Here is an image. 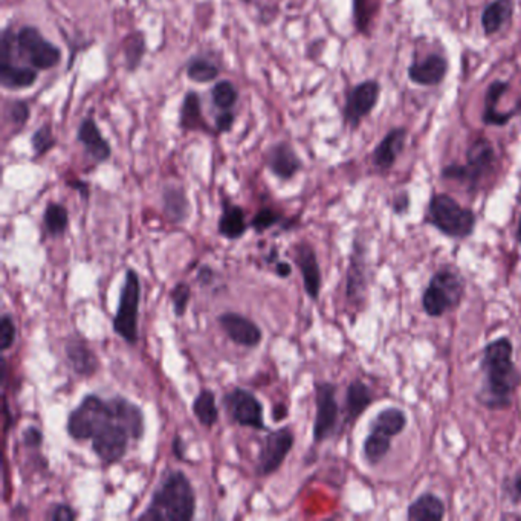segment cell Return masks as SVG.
<instances>
[{
  "label": "cell",
  "instance_id": "7c38bea8",
  "mask_svg": "<svg viewBox=\"0 0 521 521\" xmlns=\"http://www.w3.org/2000/svg\"><path fill=\"white\" fill-rule=\"evenodd\" d=\"M296 443V436L289 426L270 431L257 456L256 471L259 476H271L280 470Z\"/></svg>",
  "mask_w": 521,
  "mask_h": 521
},
{
  "label": "cell",
  "instance_id": "277c9868",
  "mask_svg": "<svg viewBox=\"0 0 521 521\" xmlns=\"http://www.w3.org/2000/svg\"><path fill=\"white\" fill-rule=\"evenodd\" d=\"M465 294V280L461 272L445 266L431 277L422 296V307L431 318H441L446 312L456 309Z\"/></svg>",
  "mask_w": 521,
  "mask_h": 521
},
{
  "label": "cell",
  "instance_id": "cb8c5ba5",
  "mask_svg": "<svg viewBox=\"0 0 521 521\" xmlns=\"http://www.w3.org/2000/svg\"><path fill=\"white\" fill-rule=\"evenodd\" d=\"M112 408L121 424L131 433L133 441H141L146 433V419L140 407L127 398L115 397L111 399Z\"/></svg>",
  "mask_w": 521,
  "mask_h": 521
},
{
  "label": "cell",
  "instance_id": "d6a6232c",
  "mask_svg": "<svg viewBox=\"0 0 521 521\" xmlns=\"http://www.w3.org/2000/svg\"><path fill=\"white\" fill-rule=\"evenodd\" d=\"M193 413L202 426L206 428L215 426L219 421V408L215 404V391L208 388L202 390L193 401Z\"/></svg>",
  "mask_w": 521,
  "mask_h": 521
},
{
  "label": "cell",
  "instance_id": "7402d4cb",
  "mask_svg": "<svg viewBox=\"0 0 521 521\" xmlns=\"http://www.w3.org/2000/svg\"><path fill=\"white\" fill-rule=\"evenodd\" d=\"M446 72H448V61L442 56L431 54L424 60L413 63L408 68V78L415 85L437 86L445 80Z\"/></svg>",
  "mask_w": 521,
  "mask_h": 521
},
{
  "label": "cell",
  "instance_id": "6da1fadb",
  "mask_svg": "<svg viewBox=\"0 0 521 521\" xmlns=\"http://www.w3.org/2000/svg\"><path fill=\"white\" fill-rule=\"evenodd\" d=\"M480 370L483 381L477 401L488 410L509 408L521 376L514 362V344L507 336H500L483 347Z\"/></svg>",
  "mask_w": 521,
  "mask_h": 521
},
{
  "label": "cell",
  "instance_id": "f35d334b",
  "mask_svg": "<svg viewBox=\"0 0 521 521\" xmlns=\"http://www.w3.org/2000/svg\"><path fill=\"white\" fill-rule=\"evenodd\" d=\"M281 219H283V215L279 211L274 210L271 206H263L257 211L250 225L252 230L261 234L265 231L271 230L272 226H276L277 224H280Z\"/></svg>",
  "mask_w": 521,
  "mask_h": 521
},
{
  "label": "cell",
  "instance_id": "74e56055",
  "mask_svg": "<svg viewBox=\"0 0 521 521\" xmlns=\"http://www.w3.org/2000/svg\"><path fill=\"white\" fill-rule=\"evenodd\" d=\"M56 142V135L52 132V125L50 123L41 124L31 136V147H32V151H34V158L45 156L48 151L54 149Z\"/></svg>",
  "mask_w": 521,
  "mask_h": 521
},
{
  "label": "cell",
  "instance_id": "816d5d0a",
  "mask_svg": "<svg viewBox=\"0 0 521 521\" xmlns=\"http://www.w3.org/2000/svg\"><path fill=\"white\" fill-rule=\"evenodd\" d=\"M272 417L277 422L285 421L286 417H288V407L285 404H279V406L274 407L272 408Z\"/></svg>",
  "mask_w": 521,
  "mask_h": 521
},
{
  "label": "cell",
  "instance_id": "ac0fdd59",
  "mask_svg": "<svg viewBox=\"0 0 521 521\" xmlns=\"http://www.w3.org/2000/svg\"><path fill=\"white\" fill-rule=\"evenodd\" d=\"M65 353L69 366L81 378H92L98 370V358L91 346L80 336H70L66 341Z\"/></svg>",
  "mask_w": 521,
  "mask_h": 521
},
{
  "label": "cell",
  "instance_id": "4316f807",
  "mask_svg": "<svg viewBox=\"0 0 521 521\" xmlns=\"http://www.w3.org/2000/svg\"><path fill=\"white\" fill-rule=\"evenodd\" d=\"M373 404V393L370 387L361 379L352 381L346 393V424L353 425L364 411Z\"/></svg>",
  "mask_w": 521,
  "mask_h": 521
},
{
  "label": "cell",
  "instance_id": "bcb514c9",
  "mask_svg": "<svg viewBox=\"0 0 521 521\" xmlns=\"http://www.w3.org/2000/svg\"><path fill=\"white\" fill-rule=\"evenodd\" d=\"M507 496L514 503H521V470L507 485Z\"/></svg>",
  "mask_w": 521,
  "mask_h": 521
},
{
  "label": "cell",
  "instance_id": "1f68e13d",
  "mask_svg": "<svg viewBox=\"0 0 521 521\" xmlns=\"http://www.w3.org/2000/svg\"><path fill=\"white\" fill-rule=\"evenodd\" d=\"M121 50L124 57L125 69L135 72L144 60L147 52L146 35L142 31H132L121 41Z\"/></svg>",
  "mask_w": 521,
  "mask_h": 521
},
{
  "label": "cell",
  "instance_id": "b9f144b4",
  "mask_svg": "<svg viewBox=\"0 0 521 521\" xmlns=\"http://www.w3.org/2000/svg\"><path fill=\"white\" fill-rule=\"evenodd\" d=\"M6 116L11 124L23 127L31 118L30 105L25 100H13L6 109Z\"/></svg>",
  "mask_w": 521,
  "mask_h": 521
},
{
  "label": "cell",
  "instance_id": "e0dca14e",
  "mask_svg": "<svg viewBox=\"0 0 521 521\" xmlns=\"http://www.w3.org/2000/svg\"><path fill=\"white\" fill-rule=\"evenodd\" d=\"M77 141L85 147L87 156L96 160V164H103L105 160H111V144L103 136L100 127L92 116H87L81 121L80 127L77 131Z\"/></svg>",
  "mask_w": 521,
  "mask_h": 521
},
{
  "label": "cell",
  "instance_id": "5bb4252c",
  "mask_svg": "<svg viewBox=\"0 0 521 521\" xmlns=\"http://www.w3.org/2000/svg\"><path fill=\"white\" fill-rule=\"evenodd\" d=\"M217 323L222 331L225 332V335L237 346L246 347V349L260 346L263 332L260 326L250 320L248 316L237 314V312H225L217 318Z\"/></svg>",
  "mask_w": 521,
  "mask_h": 521
},
{
  "label": "cell",
  "instance_id": "5b68a950",
  "mask_svg": "<svg viewBox=\"0 0 521 521\" xmlns=\"http://www.w3.org/2000/svg\"><path fill=\"white\" fill-rule=\"evenodd\" d=\"M141 280L140 274L129 268L124 274V283L121 288L120 300L116 307L112 326L116 335L127 344L135 346L138 343V318H140Z\"/></svg>",
  "mask_w": 521,
  "mask_h": 521
},
{
  "label": "cell",
  "instance_id": "d590c367",
  "mask_svg": "<svg viewBox=\"0 0 521 521\" xmlns=\"http://www.w3.org/2000/svg\"><path fill=\"white\" fill-rule=\"evenodd\" d=\"M381 8V0H353V21L356 30L364 35H370L371 23Z\"/></svg>",
  "mask_w": 521,
  "mask_h": 521
},
{
  "label": "cell",
  "instance_id": "ee69618b",
  "mask_svg": "<svg viewBox=\"0 0 521 521\" xmlns=\"http://www.w3.org/2000/svg\"><path fill=\"white\" fill-rule=\"evenodd\" d=\"M236 123V112L234 111H221L215 115V133H228L233 131Z\"/></svg>",
  "mask_w": 521,
  "mask_h": 521
},
{
  "label": "cell",
  "instance_id": "484cf974",
  "mask_svg": "<svg viewBox=\"0 0 521 521\" xmlns=\"http://www.w3.org/2000/svg\"><path fill=\"white\" fill-rule=\"evenodd\" d=\"M246 230H248V224H246L245 210L233 202L224 201L222 215L217 224L219 234L228 241H239L241 237L245 236Z\"/></svg>",
  "mask_w": 521,
  "mask_h": 521
},
{
  "label": "cell",
  "instance_id": "603a6c76",
  "mask_svg": "<svg viewBox=\"0 0 521 521\" xmlns=\"http://www.w3.org/2000/svg\"><path fill=\"white\" fill-rule=\"evenodd\" d=\"M179 129L184 132H199V133H215L206 124L202 112L201 96L195 91H188L182 100L179 109Z\"/></svg>",
  "mask_w": 521,
  "mask_h": 521
},
{
  "label": "cell",
  "instance_id": "60d3db41",
  "mask_svg": "<svg viewBox=\"0 0 521 521\" xmlns=\"http://www.w3.org/2000/svg\"><path fill=\"white\" fill-rule=\"evenodd\" d=\"M17 336V326L10 314H4L0 318V351H10L14 346Z\"/></svg>",
  "mask_w": 521,
  "mask_h": 521
},
{
  "label": "cell",
  "instance_id": "ab89813d",
  "mask_svg": "<svg viewBox=\"0 0 521 521\" xmlns=\"http://www.w3.org/2000/svg\"><path fill=\"white\" fill-rule=\"evenodd\" d=\"M171 306L178 318L186 315L188 305L191 300V288L186 281L176 283L175 288L170 292Z\"/></svg>",
  "mask_w": 521,
  "mask_h": 521
},
{
  "label": "cell",
  "instance_id": "f6af8a7d",
  "mask_svg": "<svg viewBox=\"0 0 521 521\" xmlns=\"http://www.w3.org/2000/svg\"><path fill=\"white\" fill-rule=\"evenodd\" d=\"M23 443H25L26 448H31V450L41 448V443H43V433H41V428L34 425L28 426L23 431Z\"/></svg>",
  "mask_w": 521,
  "mask_h": 521
},
{
  "label": "cell",
  "instance_id": "30bf717a",
  "mask_svg": "<svg viewBox=\"0 0 521 521\" xmlns=\"http://www.w3.org/2000/svg\"><path fill=\"white\" fill-rule=\"evenodd\" d=\"M224 407L231 421L241 426H250L254 430H265L263 406L252 391L245 388H233L224 397Z\"/></svg>",
  "mask_w": 521,
  "mask_h": 521
},
{
  "label": "cell",
  "instance_id": "9c48e42d",
  "mask_svg": "<svg viewBox=\"0 0 521 521\" xmlns=\"http://www.w3.org/2000/svg\"><path fill=\"white\" fill-rule=\"evenodd\" d=\"M131 439V433L121 424L112 408V416L96 430L91 439L92 452H96L103 463L112 465L125 456Z\"/></svg>",
  "mask_w": 521,
  "mask_h": 521
},
{
  "label": "cell",
  "instance_id": "44dd1931",
  "mask_svg": "<svg viewBox=\"0 0 521 521\" xmlns=\"http://www.w3.org/2000/svg\"><path fill=\"white\" fill-rule=\"evenodd\" d=\"M367 274H366V251L353 248L352 252L351 265L347 270L346 296L347 301L352 305H361L366 300Z\"/></svg>",
  "mask_w": 521,
  "mask_h": 521
},
{
  "label": "cell",
  "instance_id": "4fadbf2b",
  "mask_svg": "<svg viewBox=\"0 0 521 521\" xmlns=\"http://www.w3.org/2000/svg\"><path fill=\"white\" fill-rule=\"evenodd\" d=\"M381 94V86L376 80L362 81L356 85L349 96H347L346 105H344V123L351 125L352 129H356L361 124V121L366 116L370 115L375 109Z\"/></svg>",
  "mask_w": 521,
  "mask_h": 521
},
{
  "label": "cell",
  "instance_id": "52a82bcc",
  "mask_svg": "<svg viewBox=\"0 0 521 521\" xmlns=\"http://www.w3.org/2000/svg\"><path fill=\"white\" fill-rule=\"evenodd\" d=\"M112 416L111 402L96 395H87L70 411L66 430L77 442L91 441L96 430Z\"/></svg>",
  "mask_w": 521,
  "mask_h": 521
},
{
  "label": "cell",
  "instance_id": "c3c4849f",
  "mask_svg": "<svg viewBox=\"0 0 521 521\" xmlns=\"http://www.w3.org/2000/svg\"><path fill=\"white\" fill-rule=\"evenodd\" d=\"M171 452H173V456L179 461H186V443L182 441L181 437L176 436L171 442Z\"/></svg>",
  "mask_w": 521,
  "mask_h": 521
},
{
  "label": "cell",
  "instance_id": "f5cc1de1",
  "mask_svg": "<svg viewBox=\"0 0 521 521\" xmlns=\"http://www.w3.org/2000/svg\"><path fill=\"white\" fill-rule=\"evenodd\" d=\"M70 187H74L77 190H80L83 197H87V195H89V184H86V182L74 181L70 184Z\"/></svg>",
  "mask_w": 521,
  "mask_h": 521
},
{
  "label": "cell",
  "instance_id": "f1b7e54d",
  "mask_svg": "<svg viewBox=\"0 0 521 521\" xmlns=\"http://www.w3.org/2000/svg\"><path fill=\"white\" fill-rule=\"evenodd\" d=\"M445 503L436 494L425 492L407 507V518L410 521H441L445 518Z\"/></svg>",
  "mask_w": 521,
  "mask_h": 521
},
{
  "label": "cell",
  "instance_id": "11a10c76",
  "mask_svg": "<svg viewBox=\"0 0 521 521\" xmlns=\"http://www.w3.org/2000/svg\"><path fill=\"white\" fill-rule=\"evenodd\" d=\"M516 241H518V243L521 245V217L520 221H518V226H516Z\"/></svg>",
  "mask_w": 521,
  "mask_h": 521
},
{
  "label": "cell",
  "instance_id": "e575fe53",
  "mask_svg": "<svg viewBox=\"0 0 521 521\" xmlns=\"http://www.w3.org/2000/svg\"><path fill=\"white\" fill-rule=\"evenodd\" d=\"M186 72L188 80L197 85H206L221 76L219 66L206 57H193L187 63Z\"/></svg>",
  "mask_w": 521,
  "mask_h": 521
},
{
  "label": "cell",
  "instance_id": "7a4b0ae2",
  "mask_svg": "<svg viewBox=\"0 0 521 521\" xmlns=\"http://www.w3.org/2000/svg\"><path fill=\"white\" fill-rule=\"evenodd\" d=\"M196 494L186 472L175 470L156 488L151 503L140 520L187 521L195 516Z\"/></svg>",
  "mask_w": 521,
  "mask_h": 521
},
{
  "label": "cell",
  "instance_id": "f546056e",
  "mask_svg": "<svg viewBox=\"0 0 521 521\" xmlns=\"http://www.w3.org/2000/svg\"><path fill=\"white\" fill-rule=\"evenodd\" d=\"M407 424H408V419H407L406 411L398 408V407H387L384 410L379 411L375 419L370 422L369 431L393 439L406 430Z\"/></svg>",
  "mask_w": 521,
  "mask_h": 521
},
{
  "label": "cell",
  "instance_id": "8fae6325",
  "mask_svg": "<svg viewBox=\"0 0 521 521\" xmlns=\"http://www.w3.org/2000/svg\"><path fill=\"white\" fill-rule=\"evenodd\" d=\"M315 421L312 436L315 443L331 439L335 434L340 417V406L336 401V387L332 382H318L315 386Z\"/></svg>",
  "mask_w": 521,
  "mask_h": 521
},
{
  "label": "cell",
  "instance_id": "2e32d148",
  "mask_svg": "<svg viewBox=\"0 0 521 521\" xmlns=\"http://www.w3.org/2000/svg\"><path fill=\"white\" fill-rule=\"evenodd\" d=\"M265 162L268 170L280 181H291L292 178L303 169L300 156L297 155L296 149L286 141L276 142L268 149Z\"/></svg>",
  "mask_w": 521,
  "mask_h": 521
},
{
  "label": "cell",
  "instance_id": "9f6ffc18",
  "mask_svg": "<svg viewBox=\"0 0 521 521\" xmlns=\"http://www.w3.org/2000/svg\"><path fill=\"white\" fill-rule=\"evenodd\" d=\"M518 197H520V201H521V191H520V196H518Z\"/></svg>",
  "mask_w": 521,
  "mask_h": 521
},
{
  "label": "cell",
  "instance_id": "4dcf8cb0",
  "mask_svg": "<svg viewBox=\"0 0 521 521\" xmlns=\"http://www.w3.org/2000/svg\"><path fill=\"white\" fill-rule=\"evenodd\" d=\"M514 14V0H494L481 13V28L485 35L496 34L501 26L511 21Z\"/></svg>",
  "mask_w": 521,
  "mask_h": 521
},
{
  "label": "cell",
  "instance_id": "ffe728a7",
  "mask_svg": "<svg viewBox=\"0 0 521 521\" xmlns=\"http://www.w3.org/2000/svg\"><path fill=\"white\" fill-rule=\"evenodd\" d=\"M407 129L397 127L388 132L381 142L376 146L371 160L378 170H390L397 164L398 156L401 155L406 147Z\"/></svg>",
  "mask_w": 521,
  "mask_h": 521
},
{
  "label": "cell",
  "instance_id": "7bdbcfd3",
  "mask_svg": "<svg viewBox=\"0 0 521 521\" xmlns=\"http://www.w3.org/2000/svg\"><path fill=\"white\" fill-rule=\"evenodd\" d=\"M48 518L50 521H74L78 518V514L69 505L57 503L54 507H50V511H48Z\"/></svg>",
  "mask_w": 521,
  "mask_h": 521
},
{
  "label": "cell",
  "instance_id": "3957f363",
  "mask_svg": "<svg viewBox=\"0 0 521 521\" xmlns=\"http://www.w3.org/2000/svg\"><path fill=\"white\" fill-rule=\"evenodd\" d=\"M426 221L452 239L471 236L477 224L474 211L463 208L454 197L445 193L431 196Z\"/></svg>",
  "mask_w": 521,
  "mask_h": 521
},
{
  "label": "cell",
  "instance_id": "8d00e7d4",
  "mask_svg": "<svg viewBox=\"0 0 521 521\" xmlns=\"http://www.w3.org/2000/svg\"><path fill=\"white\" fill-rule=\"evenodd\" d=\"M211 101L219 111H234L239 101V89L233 81H217L211 89Z\"/></svg>",
  "mask_w": 521,
  "mask_h": 521
},
{
  "label": "cell",
  "instance_id": "d4e9b609",
  "mask_svg": "<svg viewBox=\"0 0 521 521\" xmlns=\"http://www.w3.org/2000/svg\"><path fill=\"white\" fill-rule=\"evenodd\" d=\"M162 210L167 219L175 225H181L191 213L190 201L184 187L166 186L162 190Z\"/></svg>",
  "mask_w": 521,
  "mask_h": 521
},
{
  "label": "cell",
  "instance_id": "8992f818",
  "mask_svg": "<svg viewBox=\"0 0 521 521\" xmlns=\"http://www.w3.org/2000/svg\"><path fill=\"white\" fill-rule=\"evenodd\" d=\"M496 166V151L487 138L474 141L466 151V162L463 166L452 164L442 170V178L450 181H459L470 188H477L481 179L489 175Z\"/></svg>",
  "mask_w": 521,
  "mask_h": 521
},
{
  "label": "cell",
  "instance_id": "7dc6e473",
  "mask_svg": "<svg viewBox=\"0 0 521 521\" xmlns=\"http://www.w3.org/2000/svg\"><path fill=\"white\" fill-rule=\"evenodd\" d=\"M215 280V271L211 270L210 266H201L197 271V281L199 285L208 286Z\"/></svg>",
  "mask_w": 521,
  "mask_h": 521
},
{
  "label": "cell",
  "instance_id": "db71d44e",
  "mask_svg": "<svg viewBox=\"0 0 521 521\" xmlns=\"http://www.w3.org/2000/svg\"><path fill=\"white\" fill-rule=\"evenodd\" d=\"M4 417H5V433L13 424V419H10V408H8V401H4Z\"/></svg>",
  "mask_w": 521,
  "mask_h": 521
},
{
  "label": "cell",
  "instance_id": "836d02e7",
  "mask_svg": "<svg viewBox=\"0 0 521 521\" xmlns=\"http://www.w3.org/2000/svg\"><path fill=\"white\" fill-rule=\"evenodd\" d=\"M43 224L50 237H61L69 226V211L63 204L50 202L43 211Z\"/></svg>",
  "mask_w": 521,
  "mask_h": 521
},
{
  "label": "cell",
  "instance_id": "9a60e30c",
  "mask_svg": "<svg viewBox=\"0 0 521 521\" xmlns=\"http://www.w3.org/2000/svg\"><path fill=\"white\" fill-rule=\"evenodd\" d=\"M294 261L300 271L307 297L312 300H318L321 286H323V277H321L320 263L316 259L314 246L306 241L298 242L294 248Z\"/></svg>",
  "mask_w": 521,
  "mask_h": 521
},
{
  "label": "cell",
  "instance_id": "681fc988",
  "mask_svg": "<svg viewBox=\"0 0 521 521\" xmlns=\"http://www.w3.org/2000/svg\"><path fill=\"white\" fill-rule=\"evenodd\" d=\"M274 270H276V274L280 279H288L292 274V266L288 261H277L276 265H274Z\"/></svg>",
  "mask_w": 521,
  "mask_h": 521
},
{
  "label": "cell",
  "instance_id": "83f0119b",
  "mask_svg": "<svg viewBox=\"0 0 521 521\" xmlns=\"http://www.w3.org/2000/svg\"><path fill=\"white\" fill-rule=\"evenodd\" d=\"M39 80V70L32 66L0 63V85L8 91H22L34 86Z\"/></svg>",
  "mask_w": 521,
  "mask_h": 521
},
{
  "label": "cell",
  "instance_id": "ba28073f",
  "mask_svg": "<svg viewBox=\"0 0 521 521\" xmlns=\"http://www.w3.org/2000/svg\"><path fill=\"white\" fill-rule=\"evenodd\" d=\"M17 57L37 70H48L60 65L61 50L46 41L39 28L26 25L17 31Z\"/></svg>",
  "mask_w": 521,
  "mask_h": 521
},
{
  "label": "cell",
  "instance_id": "d6986e66",
  "mask_svg": "<svg viewBox=\"0 0 521 521\" xmlns=\"http://www.w3.org/2000/svg\"><path fill=\"white\" fill-rule=\"evenodd\" d=\"M509 91V83L507 81L496 80L492 81L488 87L487 96H485V109L481 120L487 125H498L503 127L507 125L514 116L521 114V100L516 103V107L509 112H498L497 105L500 103L501 96Z\"/></svg>",
  "mask_w": 521,
  "mask_h": 521
},
{
  "label": "cell",
  "instance_id": "f907efd6",
  "mask_svg": "<svg viewBox=\"0 0 521 521\" xmlns=\"http://www.w3.org/2000/svg\"><path fill=\"white\" fill-rule=\"evenodd\" d=\"M408 204H410V199H408V196L406 193L398 196L397 202H395V211H397L398 215H406L407 210H408Z\"/></svg>",
  "mask_w": 521,
  "mask_h": 521
}]
</instances>
